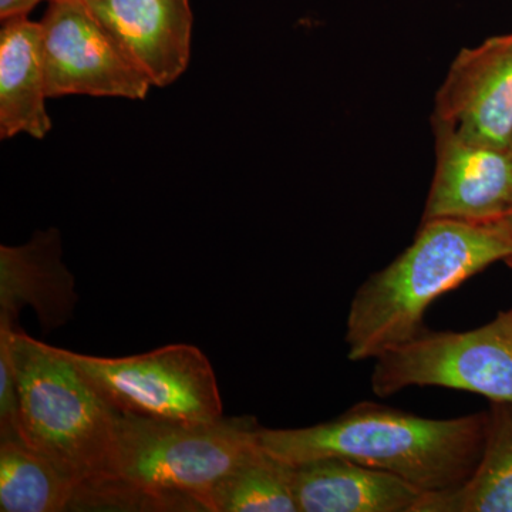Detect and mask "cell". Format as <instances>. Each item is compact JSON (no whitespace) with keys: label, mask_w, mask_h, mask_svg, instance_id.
<instances>
[{"label":"cell","mask_w":512,"mask_h":512,"mask_svg":"<svg viewBox=\"0 0 512 512\" xmlns=\"http://www.w3.org/2000/svg\"><path fill=\"white\" fill-rule=\"evenodd\" d=\"M40 22L20 18L0 30V138L28 134L43 140L53 128L46 110Z\"/></svg>","instance_id":"4fadbf2b"},{"label":"cell","mask_w":512,"mask_h":512,"mask_svg":"<svg viewBox=\"0 0 512 512\" xmlns=\"http://www.w3.org/2000/svg\"><path fill=\"white\" fill-rule=\"evenodd\" d=\"M505 221H507L508 227H510L512 232V210L510 214H508L507 217H505Z\"/></svg>","instance_id":"d6986e66"},{"label":"cell","mask_w":512,"mask_h":512,"mask_svg":"<svg viewBox=\"0 0 512 512\" xmlns=\"http://www.w3.org/2000/svg\"><path fill=\"white\" fill-rule=\"evenodd\" d=\"M434 134L495 148L512 141V33L460 50L434 103Z\"/></svg>","instance_id":"ba28073f"},{"label":"cell","mask_w":512,"mask_h":512,"mask_svg":"<svg viewBox=\"0 0 512 512\" xmlns=\"http://www.w3.org/2000/svg\"><path fill=\"white\" fill-rule=\"evenodd\" d=\"M46 93L144 100L151 83L124 55L86 0H49L40 22Z\"/></svg>","instance_id":"52a82bcc"},{"label":"cell","mask_w":512,"mask_h":512,"mask_svg":"<svg viewBox=\"0 0 512 512\" xmlns=\"http://www.w3.org/2000/svg\"><path fill=\"white\" fill-rule=\"evenodd\" d=\"M258 427L252 416L191 424L119 413L109 470L96 480L138 511L205 512V495L254 450Z\"/></svg>","instance_id":"3957f363"},{"label":"cell","mask_w":512,"mask_h":512,"mask_svg":"<svg viewBox=\"0 0 512 512\" xmlns=\"http://www.w3.org/2000/svg\"><path fill=\"white\" fill-rule=\"evenodd\" d=\"M416 512H512V403L491 402L483 454L466 483L424 494Z\"/></svg>","instance_id":"5bb4252c"},{"label":"cell","mask_w":512,"mask_h":512,"mask_svg":"<svg viewBox=\"0 0 512 512\" xmlns=\"http://www.w3.org/2000/svg\"><path fill=\"white\" fill-rule=\"evenodd\" d=\"M151 86L177 82L191 59L190 0H86Z\"/></svg>","instance_id":"30bf717a"},{"label":"cell","mask_w":512,"mask_h":512,"mask_svg":"<svg viewBox=\"0 0 512 512\" xmlns=\"http://www.w3.org/2000/svg\"><path fill=\"white\" fill-rule=\"evenodd\" d=\"M505 262H507V264H508V265H510V266H511V268H512V258L507 259V261H505Z\"/></svg>","instance_id":"ffe728a7"},{"label":"cell","mask_w":512,"mask_h":512,"mask_svg":"<svg viewBox=\"0 0 512 512\" xmlns=\"http://www.w3.org/2000/svg\"><path fill=\"white\" fill-rule=\"evenodd\" d=\"M77 481L22 439L0 440V511H70Z\"/></svg>","instance_id":"9a60e30c"},{"label":"cell","mask_w":512,"mask_h":512,"mask_svg":"<svg viewBox=\"0 0 512 512\" xmlns=\"http://www.w3.org/2000/svg\"><path fill=\"white\" fill-rule=\"evenodd\" d=\"M487 412L427 419L360 402L325 423L302 429L256 430V444L291 466L342 457L402 478L423 494L466 483L483 454Z\"/></svg>","instance_id":"6da1fadb"},{"label":"cell","mask_w":512,"mask_h":512,"mask_svg":"<svg viewBox=\"0 0 512 512\" xmlns=\"http://www.w3.org/2000/svg\"><path fill=\"white\" fill-rule=\"evenodd\" d=\"M436 136V171L423 220L488 222L512 210V151Z\"/></svg>","instance_id":"9c48e42d"},{"label":"cell","mask_w":512,"mask_h":512,"mask_svg":"<svg viewBox=\"0 0 512 512\" xmlns=\"http://www.w3.org/2000/svg\"><path fill=\"white\" fill-rule=\"evenodd\" d=\"M63 352L94 392L119 413L191 424L224 417L214 369L195 346L168 345L127 357Z\"/></svg>","instance_id":"5b68a950"},{"label":"cell","mask_w":512,"mask_h":512,"mask_svg":"<svg viewBox=\"0 0 512 512\" xmlns=\"http://www.w3.org/2000/svg\"><path fill=\"white\" fill-rule=\"evenodd\" d=\"M512 258L507 221H421L416 238L393 262L360 285L348 312L352 362L375 360L423 332L431 303L471 276Z\"/></svg>","instance_id":"7a4b0ae2"},{"label":"cell","mask_w":512,"mask_h":512,"mask_svg":"<svg viewBox=\"0 0 512 512\" xmlns=\"http://www.w3.org/2000/svg\"><path fill=\"white\" fill-rule=\"evenodd\" d=\"M76 282L63 264L57 229L36 232L20 247H0V326H16L30 306L42 326L55 329L73 315Z\"/></svg>","instance_id":"8fae6325"},{"label":"cell","mask_w":512,"mask_h":512,"mask_svg":"<svg viewBox=\"0 0 512 512\" xmlns=\"http://www.w3.org/2000/svg\"><path fill=\"white\" fill-rule=\"evenodd\" d=\"M293 467L299 512H416L424 495L402 478L348 458Z\"/></svg>","instance_id":"7c38bea8"},{"label":"cell","mask_w":512,"mask_h":512,"mask_svg":"<svg viewBox=\"0 0 512 512\" xmlns=\"http://www.w3.org/2000/svg\"><path fill=\"white\" fill-rule=\"evenodd\" d=\"M256 439V437H255ZM295 467L256 447L215 483L205 512H299Z\"/></svg>","instance_id":"2e32d148"},{"label":"cell","mask_w":512,"mask_h":512,"mask_svg":"<svg viewBox=\"0 0 512 512\" xmlns=\"http://www.w3.org/2000/svg\"><path fill=\"white\" fill-rule=\"evenodd\" d=\"M370 386L379 397L444 387L512 403V308L467 332L424 329L376 357Z\"/></svg>","instance_id":"8992f818"},{"label":"cell","mask_w":512,"mask_h":512,"mask_svg":"<svg viewBox=\"0 0 512 512\" xmlns=\"http://www.w3.org/2000/svg\"><path fill=\"white\" fill-rule=\"evenodd\" d=\"M42 0H0V19L8 20L28 18L30 12L36 8Z\"/></svg>","instance_id":"ac0fdd59"},{"label":"cell","mask_w":512,"mask_h":512,"mask_svg":"<svg viewBox=\"0 0 512 512\" xmlns=\"http://www.w3.org/2000/svg\"><path fill=\"white\" fill-rule=\"evenodd\" d=\"M19 394L22 440L52 460L77 485L103 477L116 444L119 412L84 380L62 348L0 326Z\"/></svg>","instance_id":"277c9868"},{"label":"cell","mask_w":512,"mask_h":512,"mask_svg":"<svg viewBox=\"0 0 512 512\" xmlns=\"http://www.w3.org/2000/svg\"><path fill=\"white\" fill-rule=\"evenodd\" d=\"M510 150L512 151V141H511V146H510Z\"/></svg>","instance_id":"44dd1931"},{"label":"cell","mask_w":512,"mask_h":512,"mask_svg":"<svg viewBox=\"0 0 512 512\" xmlns=\"http://www.w3.org/2000/svg\"><path fill=\"white\" fill-rule=\"evenodd\" d=\"M22 439L19 394L8 345L0 340V440Z\"/></svg>","instance_id":"e0dca14e"}]
</instances>
